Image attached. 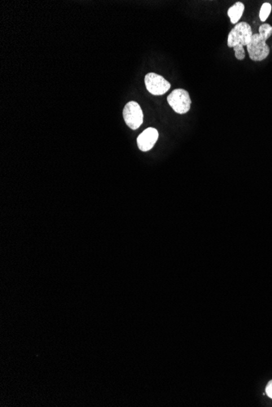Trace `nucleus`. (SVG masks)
I'll use <instances>...</instances> for the list:
<instances>
[{"mask_svg": "<svg viewBox=\"0 0 272 407\" xmlns=\"http://www.w3.org/2000/svg\"><path fill=\"white\" fill-rule=\"evenodd\" d=\"M252 36V28L247 22H240L230 30L228 37V46L233 48L236 45L247 46Z\"/></svg>", "mask_w": 272, "mask_h": 407, "instance_id": "1", "label": "nucleus"}, {"mask_svg": "<svg viewBox=\"0 0 272 407\" xmlns=\"http://www.w3.org/2000/svg\"><path fill=\"white\" fill-rule=\"evenodd\" d=\"M167 102L178 114H186L190 111L192 100L188 92L184 89H176L167 97Z\"/></svg>", "mask_w": 272, "mask_h": 407, "instance_id": "2", "label": "nucleus"}, {"mask_svg": "<svg viewBox=\"0 0 272 407\" xmlns=\"http://www.w3.org/2000/svg\"><path fill=\"white\" fill-rule=\"evenodd\" d=\"M246 48L252 61H262L270 54V48L258 33L252 34Z\"/></svg>", "mask_w": 272, "mask_h": 407, "instance_id": "3", "label": "nucleus"}, {"mask_svg": "<svg viewBox=\"0 0 272 407\" xmlns=\"http://www.w3.org/2000/svg\"><path fill=\"white\" fill-rule=\"evenodd\" d=\"M123 118L130 129L136 130L143 124L144 113L140 106L136 101H130L123 110Z\"/></svg>", "mask_w": 272, "mask_h": 407, "instance_id": "4", "label": "nucleus"}, {"mask_svg": "<svg viewBox=\"0 0 272 407\" xmlns=\"http://www.w3.org/2000/svg\"><path fill=\"white\" fill-rule=\"evenodd\" d=\"M146 89L152 95H163L170 89V83L162 76L154 72L148 73L144 77Z\"/></svg>", "mask_w": 272, "mask_h": 407, "instance_id": "5", "label": "nucleus"}, {"mask_svg": "<svg viewBox=\"0 0 272 407\" xmlns=\"http://www.w3.org/2000/svg\"><path fill=\"white\" fill-rule=\"evenodd\" d=\"M159 133L154 128H148L145 129L137 138V145L141 151L147 152L152 150L158 141Z\"/></svg>", "mask_w": 272, "mask_h": 407, "instance_id": "6", "label": "nucleus"}, {"mask_svg": "<svg viewBox=\"0 0 272 407\" xmlns=\"http://www.w3.org/2000/svg\"><path fill=\"white\" fill-rule=\"evenodd\" d=\"M244 11V5L243 2H237L232 6L228 11V15L230 18V23L233 24H238V22L242 17Z\"/></svg>", "mask_w": 272, "mask_h": 407, "instance_id": "7", "label": "nucleus"}, {"mask_svg": "<svg viewBox=\"0 0 272 407\" xmlns=\"http://www.w3.org/2000/svg\"><path fill=\"white\" fill-rule=\"evenodd\" d=\"M272 6L269 2H264V4L262 5L260 12H259V18L261 21L265 22L268 20V18L269 17L272 12Z\"/></svg>", "mask_w": 272, "mask_h": 407, "instance_id": "8", "label": "nucleus"}, {"mask_svg": "<svg viewBox=\"0 0 272 407\" xmlns=\"http://www.w3.org/2000/svg\"><path fill=\"white\" fill-rule=\"evenodd\" d=\"M259 35L260 37L266 41V40L269 38L272 35V26L270 24L268 23H264L262 24L261 26L259 27Z\"/></svg>", "mask_w": 272, "mask_h": 407, "instance_id": "9", "label": "nucleus"}, {"mask_svg": "<svg viewBox=\"0 0 272 407\" xmlns=\"http://www.w3.org/2000/svg\"><path fill=\"white\" fill-rule=\"evenodd\" d=\"M233 50L235 51V56L237 59L239 60H243L246 57V51H244V48L242 45H236V46L233 47Z\"/></svg>", "mask_w": 272, "mask_h": 407, "instance_id": "10", "label": "nucleus"}, {"mask_svg": "<svg viewBox=\"0 0 272 407\" xmlns=\"http://www.w3.org/2000/svg\"><path fill=\"white\" fill-rule=\"evenodd\" d=\"M266 394L270 399H272V381H269V383L266 387Z\"/></svg>", "mask_w": 272, "mask_h": 407, "instance_id": "11", "label": "nucleus"}]
</instances>
